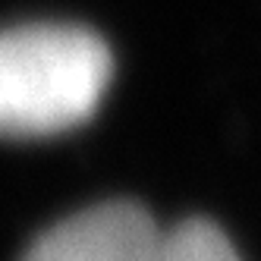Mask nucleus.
<instances>
[{
  "label": "nucleus",
  "mask_w": 261,
  "mask_h": 261,
  "mask_svg": "<svg viewBox=\"0 0 261 261\" xmlns=\"http://www.w3.org/2000/svg\"><path fill=\"white\" fill-rule=\"evenodd\" d=\"M114 76L101 35L79 25L0 32V139H44L98 110Z\"/></svg>",
  "instance_id": "obj_1"
},
{
  "label": "nucleus",
  "mask_w": 261,
  "mask_h": 261,
  "mask_svg": "<svg viewBox=\"0 0 261 261\" xmlns=\"http://www.w3.org/2000/svg\"><path fill=\"white\" fill-rule=\"evenodd\" d=\"M164 230L133 201H107L47 230L19 261H158Z\"/></svg>",
  "instance_id": "obj_2"
},
{
  "label": "nucleus",
  "mask_w": 261,
  "mask_h": 261,
  "mask_svg": "<svg viewBox=\"0 0 261 261\" xmlns=\"http://www.w3.org/2000/svg\"><path fill=\"white\" fill-rule=\"evenodd\" d=\"M158 261H239L230 239L208 220H186L164 233Z\"/></svg>",
  "instance_id": "obj_3"
}]
</instances>
